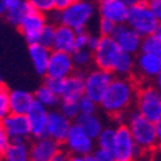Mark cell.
<instances>
[{"label":"cell","instance_id":"1","mask_svg":"<svg viewBox=\"0 0 161 161\" xmlns=\"http://www.w3.org/2000/svg\"><path fill=\"white\" fill-rule=\"evenodd\" d=\"M137 93L138 88L129 76H114L98 104L108 115L124 114L136 101Z\"/></svg>","mask_w":161,"mask_h":161},{"label":"cell","instance_id":"2","mask_svg":"<svg viewBox=\"0 0 161 161\" xmlns=\"http://www.w3.org/2000/svg\"><path fill=\"white\" fill-rule=\"evenodd\" d=\"M58 23L66 25L75 31L85 30L96 14V5L90 0H75L63 9L53 10Z\"/></svg>","mask_w":161,"mask_h":161},{"label":"cell","instance_id":"3","mask_svg":"<svg viewBox=\"0 0 161 161\" xmlns=\"http://www.w3.org/2000/svg\"><path fill=\"white\" fill-rule=\"evenodd\" d=\"M126 125L134 138V142L141 148L147 151H155L158 148V142L156 137L155 123L142 116L137 110L133 111L126 117Z\"/></svg>","mask_w":161,"mask_h":161},{"label":"cell","instance_id":"4","mask_svg":"<svg viewBox=\"0 0 161 161\" xmlns=\"http://www.w3.org/2000/svg\"><path fill=\"white\" fill-rule=\"evenodd\" d=\"M125 23H128L134 31H137L142 37H144L156 31L158 19L152 13L148 3L138 0L129 5Z\"/></svg>","mask_w":161,"mask_h":161},{"label":"cell","instance_id":"5","mask_svg":"<svg viewBox=\"0 0 161 161\" xmlns=\"http://www.w3.org/2000/svg\"><path fill=\"white\" fill-rule=\"evenodd\" d=\"M144 153L137 143L126 124H120L115 131V141L112 146V155L115 161H130L138 158L139 155Z\"/></svg>","mask_w":161,"mask_h":161},{"label":"cell","instance_id":"6","mask_svg":"<svg viewBox=\"0 0 161 161\" xmlns=\"http://www.w3.org/2000/svg\"><path fill=\"white\" fill-rule=\"evenodd\" d=\"M137 111L152 123L161 120V94L156 86H144L137 93Z\"/></svg>","mask_w":161,"mask_h":161},{"label":"cell","instance_id":"7","mask_svg":"<svg viewBox=\"0 0 161 161\" xmlns=\"http://www.w3.org/2000/svg\"><path fill=\"white\" fill-rule=\"evenodd\" d=\"M64 150L71 156H85L94 150V139L77 123L72 124L63 141Z\"/></svg>","mask_w":161,"mask_h":161},{"label":"cell","instance_id":"8","mask_svg":"<svg viewBox=\"0 0 161 161\" xmlns=\"http://www.w3.org/2000/svg\"><path fill=\"white\" fill-rule=\"evenodd\" d=\"M114 76L115 75L111 71L102 70L98 67L96 70L89 71L86 75H84V96L99 103Z\"/></svg>","mask_w":161,"mask_h":161},{"label":"cell","instance_id":"9","mask_svg":"<svg viewBox=\"0 0 161 161\" xmlns=\"http://www.w3.org/2000/svg\"><path fill=\"white\" fill-rule=\"evenodd\" d=\"M120 53H121V49L119 48L112 36H101L97 49L93 52V62L98 69L112 72L114 64L119 58Z\"/></svg>","mask_w":161,"mask_h":161},{"label":"cell","instance_id":"10","mask_svg":"<svg viewBox=\"0 0 161 161\" xmlns=\"http://www.w3.org/2000/svg\"><path fill=\"white\" fill-rule=\"evenodd\" d=\"M74 62L71 53L61 52L52 49L49 62L47 66L45 75L47 77H54V79H66L74 72Z\"/></svg>","mask_w":161,"mask_h":161},{"label":"cell","instance_id":"11","mask_svg":"<svg viewBox=\"0 0 161 161\" xmlns=\"http://www.w3.org/2000/svg\"><path fill=\"white\" fill-rule=\"evenodd\" d=\"M0 123L8 134L9 141H26L31 137L27 115L10 112L3 120H0Z\"/></svg>","mask_w":161,"mask_h":161},{"label":"cell","instance_id":"12","mask_svg":"<svg viewBox=\"0 0 161 161\" xmlns=\"http://www.w3.org/2000/svg\"><path fill=\"white\" fill-rule=\"evenodd\" d=\"M112 39L116 42L120 49L130 53L133 56L141 52V44L143 37L137 31H134L128 23L116 25V29L112 34Z\"/></svg>","mask_w":161,"mask_h":161},{"label":"cell","instance_id":"13","mask_svg":"<svg viewBox=\"0 0 161 161\" xmlns=\"http://www.w3.org/2000/svg\"><path fill=\"white\" fill-rule=\"evenodd\" d=\"M45 25H47V16L32 9L23 17L21 23L18 25V27L27 44L31 45L39 43L40 31L43 30Z\"/></svg>","mask_w":161,"mask_h":161},{"label":"cell","instance_id":"14","mask_svg":"<svg viewBox=\"0 0 161 161\" xmlns=\"http://www.w3.org/2000/svg\"><path fill=\"white\" fill-rule=\"evenodd\" d=\"M61 150V143L45 136L36 138L30 146V160L32 161H53L56 153Z\"/></svg>","mask_w":161,"mask_h":161},{"label":"cell","instance_id":"15","mask_svg":"<svg viewBox=\"0 0 161 161\" xmlns=\"http://www.w3.org/2000/svg\"><path fill=\"white\" fill-rule=\"evenodd\" d=\"M71 125L72 121L70 119H67L61 111H49L47 123V136L62 144Z\"/></svg>","mask_w":161,"mask_h":161},{"label":"cell","instance_id":"16","mask_svg":"<svg viewBox=\"0 0 161 161\" xmlns=\"http://www.w3.org/2000/svg\"><path fill=\"white\" fill-rule=\"evenodd\" d=\"M48 108L39 102H34L29 112L26 114L29 119L31 137L42 138L47 136V123H48Z\"/></svg>","mask_w":161,"mask_h":161},{"label":"cell","instance_id":"17","mask_svg":"<svg viewBox=\"0 0 161 161\" xmlns=\"http://www.w3.org/2000/svg\"><path fill=\"white\" fill-rule=\"evenodd\" d=\"M129 4L124 0H99L98 12L101 17L114 21L116 25L125 23Z\"/></svg>","mask_w":161,"mask_h":161},{"label":"cell","instance_id":"18","mask_svg":"<svg viewBox=\"0 0 161 161\" xmlns=\"http://www.w3.org/2000/svg\"><path fill=\"white\" fill-rule=\"evenodd\" d=\"M136 66L139 74L146 79H156L161 71V58L155 53L141 52Z\"/></svg>","mask_w":161,"mask_h":161},{"label":"cell","instance_id":"19","mask_svg":"<svg viewBox=\"0 0 161 161\" xmlns=\"http://www.w3.org/2000/svg\"><path fill=\"white\" fill-rule=\"evenodd\" d=\"M84 96V75L81 74H71L63 79V90L61 99L75 101L77 102Z\"/></svg>","mask_w":161,"mask_h":161},{"label":"cell","instance_id":"20","mask_svg":"<svg viewBox=\"0 0 161 161\" xmlns=\"http://www.w3.org/2000/svg\"><path fill=\"white\" fill-rule=\"evenodd\" d=\"M52 49L72 53L75 50V30L66 25L58 23L56 26L54 42Z\"/></svg>","mask_w":161,"mask_h":161},{"label":"cell","instance_id":"21","mask_svg":"<svg viewBox=\"0 0 161 161\" xmlns=\"http://www.w3.org/2000/svg\"><path fill=\"white\" fill-rule=\"evenodd\" d=\"M35 102L34 94L30 92L14 89L9 90V104H10V112L13 114H22L26 115L31 108L32 103Z\"/></svg>","mask_w":161,"mask_h":161},{"label":"cell","instance_id":"22","mask_svg":"<svg viewBox=\"0 0 161 161\" xmlns=\"http://www.w3.org/2000/svg\"><path fill=\"white\" fill-rule=\"evenodd\" d=\"M50 48H47L40 43H35L29 45V54L31 58V62L34 64V69L39 75H45L47 66L50 57Z\"/></svg>","mask_w":161,"mask_h":161},{"label":"cell","instance_id":"23","mask_svg":"<svg viewBox=\"0 0 161 161\" xmlns=\"http://www.w3.org/2000/svg\"><path fill=\"white\" fill-rule=\"evenodd\" d=\"M2 158L7 161H27L30 160V146L26 141H9Z\"/></svg>","mask_w":161,"mask_h":161},{"label":"cell","instance_id":"24","mask_svg":"<svg viewBox=\"0 0 161 161\" xmlns=\"http://www.w3.org/2000/svg\"><path fill=\"white\" fill-rule=\"evenodd\" d=\"M76 123L81 126L93 139H96L98 137V134L101 133V130L103 129L102 121L96 114H92V115H81L80 114L76 117Z\"/></svg>","mask_w":161,"mask_h":161},{"label":"cell","instance_id":"25","mask_svg":"<svg viewBox=\"0 0 161 161\" xmlns=\"http://www.w3.org/2000/svg\"><path fill=\"white\" fill-rule=\"evenodd\" d=\"M134 66H136V62H134L133 54L121 50L119 58L114 64L112 74L115 76H130V74L134 70Z\"/></svg>","mask_w":161,"mask_h":161},{"label":"cell","instance_id":"26","mask_svg":"<svg viewBox=\"0 0 161 161\" xmlns=\"http://www.w3.org/2000/svg\"><path fill=\"white\" fill-rule=\"evenodd\" d=\"M34 98L36 102L45 106L47 108H53V107L58 106L61 102V97L56 94L54 92H52L45 84L36 89V92L34 93Z\"/></svg>","mask_w":161,"mask_h":161},{"label":"cell","instance_id":"27","mask_svg":"<svg viewBox=\"0 0 161 161\" xmlns=\"http://www.w3.org/2000/svg\"><path fill=\"white\" fill-rule=\"evenodd\" d=\"M30 10H32L31 5L27 3V0H23L21 4H18L16 7H12V8H8L7 12H5V17H7L9 23L18 26L21 23V21L23 19V17L27 14Z\"/></svg>","mask_w":161,"mask_h":161},{"label":"cell","instance_id":"28","mask_svg":"<svg viewBox=\"0 0 161 161\" xmlns=\"http://www.w3.org/2000/svg\"><path fill=\"white\" fill-rule=\"evenodd\" d=\"M141 52L155 53V54L160 56L161 54V36L158 34H156V32L144 36L142 39Z\"/></svg>","mask_w":161,"mask_h":161},{"label":"cell","instance_id":"29","mask_svg":"<svg viewBox=\"0 0 161 161\" xmlns=\"http://www.w3.org/2000/svg\"><path fill=\"white\" fill-rule=\"evenodd\" d=\"M71 56H72L74 66L77 67V69H84V67H88L93 62V52L89 50L88 48L75 49L71 53Z\"/></svg>","mask_w":161,"mask_h":161},{"label":"cell","instance_id":"30","mask_svg":"<svg viewBox=\"0 0 161 161\" xmlns=\"http://www.w3.org/2000/svg\"><path fill=\"white\" fill-rule=\"evenodd\" d=\"M115 128H103L101 130V133L98 134V137L96 138L97 141V146L101 148H106L112 151V146H114V141H115Z\"/></svg>","mask_w":161,"mask_h":161},{"label":"cell","instance_id":"31","mask_svg":"<svg viewBox=\"0 0 161 161\" xmlns=\"http://www.w3.org/2000/svg\"><path fill=\"white\" fill-rule=\"evenodd\" d=\"M59 111H61L67 119H70L71 121H72V120H76V117L80 115L79 103L75 102V101H66V99H62V101L59 102Z\"/></svg>","mask_w":161,"mask_h":161},{"label":"cell","instance_id":"32","mask_svg":"<svg viewBox=\"0 0 161 161\" xmlns=\"http://www.w3.org/2000/svg\"><path fill=\"white\" fill-rule=\"evenodd\" d=\"M31 8L43 14H50L53 10H56V2L54 0H27Z\"/></svg>","mask_w":161,"mask_h":161},{"label":"cell","instance_id":"33","mask_svg":"<svg viewBox=\"0 0 161 161\" xmlns=\"http://www.w3.org/2000/svg\"><path fill=\"white\" fill-rule=\"evenodd\" d=\"M54 32H56V26L54 25H49L47 23L43 30L40 31V36H39V43L47 47V48H50L53 47V42H54Z\"/></svg>","mask_w":161,"mask_h":161},{"label":"cell","instance_id":"34","mask_svg":"<svg viewBox=\"0 0 161 161\" xmlns=\"http://www.w3.org/2000/svg\"><path fill=\"white\" fill-rule=\"evenodd\" d=\"M77 103H79V111H80L81 115H92V114L97 112L98 103L94 102L92 98L86 97V96H83L77 101Z\"/></svg>","mask_w":161,"mask_h":161},{"label":"cell","instance_id":"35","mask_svg":"<svg viewBox=\"0 0 161 161\" xmlns=\"http://www.w3.org/2000/svg\"><path fill=\"white\" fill-rule=\"evenodd\" d=\"M10 114V104H9V90L3 85L0 88V120Z\"/></svg>","mask_w":161,"mask_h":161},{"label":"cell","instance_id":"36","mask_svg":"<svg viewBox=\"0 0 161 161\" xmlns=\"http://www.w3.org/2000/svg\"><path fill=\"white\" fill-rule=\"evenodd\" d=\"M115 29H116V23L114 21L101 17V21L98 25V30H99L101 36H112Z\"/></svg>","mask_w":161,"mask_h":161},{"label":"cell","instance_id":"37","mask_svg":"<svg viewBox=\"0 0 161 161\" xmlns=\"http://www.w3.org/2000/svg\"><path fill=\"white\" fill-rule=\"evenodd\" d=\"M45 85H47L52 92H54L56 94H58V96L61 97L62 90H63V79L47 77V80H45Z\"/></svg>","mask_w":161,"mask_h":161},{"label":"cell","instance_id":"38","mask_svg":"<svg viewBox=\"0 0 161 161\" xmlns=\"http://www.w3.org/2000/svg\"><path fill=\"white\" fill-rule=\"evenodd\" d=\"M92 155H93L94 161H114L112 151L106 150V148H101V147H98L97 150L93 151Z\"/></svg>","mask_w":161,"mask_h":161},{"label":"cell","instance_id":"39","mask_svg":"<svg viewBox=\"0 0 161 161\" xmlns=\"http://www.w3.org/2000/svg\"><path fill=\"white\" fill-rule=\"evenodd\" d=\"M88 39H89V34L85 30L75 31V49L86 48Z\"/></svg>","mask_w":161,"mask_h":161},{"label":"cell","instance_id":"40","mask_svg":"<svg viewBox=\"0 0 161 161\" xmlns=\"http://www.w3.org/2000/svg\"><path fill=\"white\" fill-rule=\"evenodd\" d=\"M8 143H9V137H8V134L5 133L2 123H0V156L3 155V152L7 148Z\"/></svg>","mask_w":161,"mask_h":161},{"label":"cell","instance_id":"41","mask_svg":"<svg viewBox=\"0 0 161 161\" xmlns=\"http://www.w3.org/2000/svg\"><path fill=\"white\" fill-rule=\"evenodd\" d=\"M148 5L152 10V13L155 14V17L158 19V22L161 21V0H150Z\"/></svg>","mask_w":161,"mask_h":161},{"label":"cell","instance_id":"42","mask_svg":"<svg viewBox=\"0 0 161 161\" xmlns=\"http://www.w3.org/2000/svg\"><path fill=\"white\" fill-rule=\"evenodd\" d=\"M99 40H101V36H97V35H89V39H88V44H86V48L92 52H94L99 44Z\"/></svg>","mask_w":161,"mask_h":161},{"label":"cell","instance_id":"43","mask_svg":"<svg viewBox=\"0 0 161 161\" xmlns=\"http://www.w3.org/2000/svg\"><path fill=\"white\" fill-rule=\"evenodd\" d=\"M66 160H70V153L62 148L56 153L54 158H53V161H66Z\"/></svg>","mask_w":161,"mask_h":161},{"label":"cell","instance_id":"44","mask_svg":"<svg viewBox=\"0 0 161 161\" xmlns=\"http://www.w3.org/2000/svg\"><path fill=\"white\" fill-rule=\"evenodd\" d=\"M56 2V9H63L64 7H67L69 4H71L72 2H75V0H54Z\"/></svg>","mask_w":161,"mask_h":161},{"label":"cell","instance_id":"45","mask_svg":"<svg viewBox=\"0 0 161 161\" xmlns=\"http://www.w3.org/2000/svg\"><path fill=\"white\" fill-rule=\"evenodd\" d=\"M155 128H156V137H157L158 146H161V120L155 123Z\"/></svg>","mask_w":161,"mask_h":161},{"label":"cell","instance_id":"46","mask_svg":"<svg viewBox=\"0 0 161 161\" xmlns=\"http://www.w3.org/2000/svg\"><path fill=\"white\" fill-rule=\"evenodd\" d=\"M23 0H5V4H7V9L12 8V7H16L18 4H21Z\"/></svg>","mask_w":161,"mask_h":161},{"label":"cell","instance_id":"47","mask_svg":"<svg viewBox=\"0 0 161 161\" xmlns=\"http://www.w3.org/2000/svg\"><path fill=\"white\" fill-rule=\"evenodd\" d=\"M7 12V4H5V0H0V16L5 14Z\"/></svg>","mask_w":161,"mask_h":161},{"label":"cell","instance_id":"48","mask_svg":"<svg viewBox=\"0 0 161 161\" xmlns=\"http://www.w3.org/2000/svg\"><path fill=\"white\" fill-rule=\"evenodd\" d=\"M156 34H158L160 36H161V21L158 22V25H157V29H156V31H155Z\"/></svg>","mask_w":161,"mask_h":161},{"label":"cell","instance_id":"49","mask_svg":"<svg viewBox=\"0 0 161 161\" xmlns=\"http://www.w3.org/2000/svg\"><path fill=\"white\" fill-rule=\"evenodd\" d=\"M124 2H125L126 4H129V5H130V4H133V3H136V2H138V0H124Z\"/></svg>","mask_w":161,"mask_h":161},{"label":"cell","instance_id":"50","mask_svg":"<svg viewBox=\"0 0 161 161\" xmlns=\"http://www.w3.org/2000/svg\"><path fill=\"white\" fill-rule=\"evenodd\" d=\"M156 81H157V83H161V71H160V74H158L157 77H156Z\"/></svg>","mask_w":161,"mask_h":161},{"label":"cell","instance_id":"51","mask_svg":"<svg viewBox=\"0 0 161 161\" xmlns=\"http://www.w3.org/2000/svg\"><path fill=\"white\" fill-rule=\"evenodd\" d=\"M157 89H158V92H160V94H161V83H157V86H156Z\"/></svg>","mask_w":161,"mask_h":161},{"label":"cell","instance_id":"52","mask_svg":"<svg viewBox=\"0 0 161 161\" xmlns=\"http://www.w3.org/2000/svg\"><path fill=\"white\" fill-rule=\"evenodd\" d=\"M0 86H3V77H2V75H0Z\"/></svg>","mask_w":161,"mask_h":161},{"label":"cell","instance_id":"53","mask_svg":"<svg viewBox=\"0 0 161 161\" xmlns=\"http://www.w3.org/2000/svg\"><path fill=\"white\" fill-rule=\"evenodd\" d=\"M141 2H146V3H148V2H150V0H141Z\"/></svg>","mask_w":161,"mask_h":161},{"label":"cell","instance_id":"54","mask_svg":"<svg viewBox=\"0 0 161 161\" xmlns=\"http://www.w3.org/2000/svg\"><path fill=\"white\" fill-rule=\"evenodd\" d=\"M158 148H160V150H161V146H158Z\"/></svg>","mask_w":161,"mask_h":161},{"label":"cell","instance_id":"55","mask_svg":"<svg viewBox=\"0 0 161 161\" xmlns=\"http://www.w3.org/2000/svg\"><path fill=\"white\" fill-rule=\"evenodd\" d=\"M160 58H161V54H160Z\"/></svg>","mask_w":161,"mask_h":161},{"label":"cell","instance_id":"56","mask_svg":"<svg viewBox=\"0 0 161 161\" xmlns=\"http://www.w3.org/2000/svg\"><path fill=\"white\" fill-rule=\"evenodd\" d=\"M0 158H2V156H0Z\"/></svg>","mask_w":161,"mask_h":161},{"label":"cell","instance_id":"57","mask_svg":"<svg viewBox=\"0 0 161 161\" xmlns=\"http://www.w3.org/2000/svg\"><path fill=\"white\" fill-rule=\"evenodd\" d=\"M0 88H2V86H0Z\"/></svg>","mask_w":161,"mask_h":161}]
</instances>
